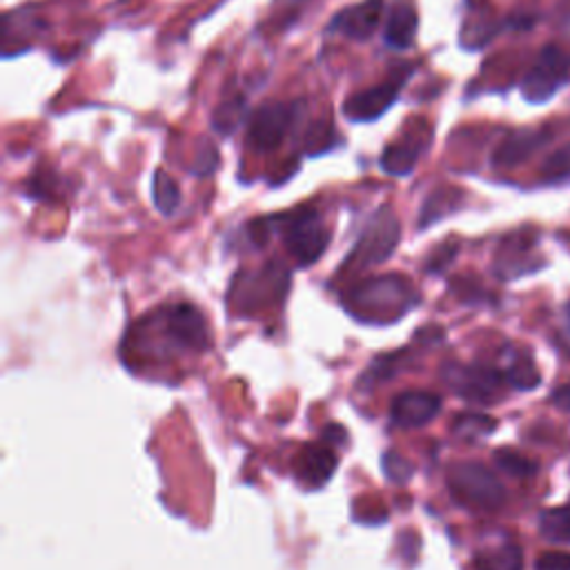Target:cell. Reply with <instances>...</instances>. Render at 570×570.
<instances>
[{
	"instance_id": "6da1fadb",
	"label": "cell",
	"mask_w": 570,
	"mask_h": 570,
	"mask_svg": "<svg viewBox=\"0 0 570 570\" xmlns=\"http://www.w3.org/2000/svg\"><path fill=\"white\" fill-rule=\"evenodd\" d=\"M419 301L414 285L401 274H383L356 283L343 296V307L363 323L385 325L399 321Z\"/></svg>"
},
{
	"instance_id": "7a4b0ae2",
	"label": "cell",
	"mask_w": 570,
	"mask_h": 570,
	"mask_svg": "<svg viewBox=\"0 0 570 570\" xmlns=\"http://www.w3.org/2000/svg\"><path fill=\"white\" fill-rule=\"evenodd\" d=\"M450 494L470 508L497 510L505 501L503 483L476 461H459L448 470Z\"/></svg>"
},
{
	"instance_id": "3957f363",
	"label": "cell",
	"mask_w": 570,
	"mask_h": 570,
	"mask_svg": "<svg viewBox=\"0 0 570 570\" xmlns=\"http://www.w3.org/2000/svg\"><path fill=\"white\" fill-rule=\"evenodd\" d=\"M399 238H401L399 218L387 205H383L374 214V218L367 223V227L361 234L354 249L347 254L345 267L365 269L370 265L383 263L396 249Z\"/></svg>"
},
{
	"instance_id": "277c9868",
	"label": "cell",
	"mask_w": 570,
	"mask_h": 570,
	"mask_svg": "<svg viewBox=\"0 0 570 570\" xmlns=\"http://www.w3.org/2000/svg\"><path fill=\"white\" fill-rule=\"evenodd\" d=\"M285 247L298 265L316 263L330 243V232L316 209H301L285 218Z\"/></svg>"
},
{
	"instance_id": "5b68a950",
	"label": "cell",
	"mask_w": 570,
	"mask_h": 570,
	"mask_svg": "<svg viewBox=\"0 0 570 570\" xmlns=\"http://www.w3.org/2000/svg\"><path fill=\"white\" fill-rule=\"evenodd\" d=\"M570 76V56L557 45H548L537 56L534 65L521 82V91L530 102H543L554 96V91Z\"/></svg>"
},
{
	"instance_id": "8992f818",
	"label": "cell",
	"mask_w": 570,
	"mask_h": 570,
	"mask_svg": "<svg viewBox=\"0 0 570 570\" xmlns=\"http://www.w3.org/2000/svg\"><path fill=\"white\" fill-rule=\"evenodd\" d=\"M298 107L294 102H281L269 100L263 102L252 116H249V129H247V142L258 151H272L276 149L292 125L296 122Z\"/></svg>"
},
{
	"instance_id": "52a82bcc",
	"label": "cell",
	"mask_w": 570,
	"mask_h": 570,
	"mask_svg": "<svg viewBox=\"0 0 570 570\" xmlns=\"http://www.w3.org/2000/svg\"><path fill=\"white\" fill-rule=\"evenodd\" d=\"M410 73H412V69L405 67L401 73H392L383 82L350 96L343 105V114L354 122H370V120L379 118L399 98Z\"/></svg>"
},
{
	"instance_id": "ba28073f",
	"label": "cell",
	"mask_w": 570,
	"mask_h": 570,
	"mask_svg": "<svg viewBox=\"0 0 570 570\" xmlns=\"http://www.w3.org/2000/svg\"><path fill=\"white\" fill-rule=\"evenodd\" d=\"M443 376L459 396L479 403H490L503 387V376L485 365H448Z\"/></svg>"
},
{
	"instance_id": "9c48e42d",
	"label": "cell",
	"mask_w": 570,
	"mask_h": 570,
	"mask_svg": "<svg viewBox=\"0 0 570 570\" xmlns=\"http://www.w3.org/2000/svg\"><path fill=\"white\" fill-rule=\"evenodd\" d=\"M163 334L176 347L187 350H205L209 343L205 318L191 303H176L163 309Z\"/></svg>"
},
{
	"instance_id": "30bf717a",
	"label": "cell",
	"mask_w": 570,
	"mask_h": 570,
	"mask_svg": "<svg viewBox=\"0 0 570 570\" xmlns=\"http://www.w3.org/2000/svg\"><path fill=\"white\" fill-rule=\"evenodd\" d=\"M441 412L439 394L430 390H405L392 399L390 416L401 428H421Z\"/></svg>"
},
{
	"instance_id": "8fae6325",
	"label": "cell",
	"mask_w": 570,
	"mask_h": 570,
	"mask_svg": "<svg viewBox=\"0 0 570 570\" xmlns=\"http://www.w3.org/2000/svg\"><path fill=\"white\" fill-rule=\"evenodd\" d=\"M383 16V0H363L358 4H350L338 11L330 24V29H338L347 38L367 40Z\"/></svg>"
},
{
	"instance_id": "7c38bea8",
	"label": "cell",
	"mask_w": 570,
	"mask_h": 570,
	"mask_svg": "<svg viewBox=\"0 0 570 570\" xmlns=\"http://www.w3.org/2000/svg\"><path fill=\"white\" fill-rule=\"evenodd\" d=\"M416 27H419V16H416L414 2L412 0H394L387 11V18H385L383 38L394 49H410L414 45Z\"/></svg>"
},
{
	"instance_id": "4fadbf2b",
	"label": "cell",
	"mask_w": 570,
	"mask_h": 570,
	"mask_svg": "<svg viewBox=\"0 0 570 570\" xmlns=\"http://www.w3.org/2000/svg\"><path fill=\"white\" fill-rule=\"evenodd\" d=\"M336 468V454L321 445H307L298 456V476L309 485L318 488L330 481Z\"/></svg>"
},
{
	"instance_id": "5bb4252c",
	"label": "cell",
	"mask_w": 570,
	"mask_h": 570,
	"mask_svg": "<svg viewBox=\"0 0 570 570\" xmlns=\"http://www.w3.org/2000/svg\"><path fill=\"white\" fill-rule=\"evenodd\" d=\"M543 140V131H517L512 134L510 138H505L497 151H494V165H501V167H512V165H519L521 160H525Z\"/></svg>"
},
{
	"instance_id": "9a60e30c",
	"label": "cell",
	"mask_w": 570,
	"mask_h": 570,
	"mask_svg": "<svg viewBox=\"0 0 570 570\" xmlns=\"http://www.w3.org/2000/svg\"><path fill=\"white\" fill-rule=\"evenodd\" d=\"M423 151V142L416 138H405L401 142L387 145L381 154V167L385 174L405 176L416 167V160Z\"/></svg>"
},
{
	"instance_id": "2e32d148",
	"label": "cell",
	"mask_w": 570,
	"mask_h": 570,
	"mask_svg": "<svg viewBox=\"0 0 570 570\" xmlns=\"http://www.w3.org/2000/svg\"><path fill=\"white\" fill-rule=\"evenodd\" d=\"M474 570H523L521 548L514 543H501L474 554Z\"/></svg>"
},
{
	"instance_id": "e0dca14e",
	"label": "cell",
	"mask_w": 570,
	"mask_h": 570,
	"mask_svg": "<svg viewBox=\"0 0 570 570\" xmlns=\"http://www.w3.org/2000/svg\"><path fill=\"white\" fill-rule=\"evenodd\" d=\"M539 530L552 543H570V501L546 510Z\"/></svg>"
},
{
	"instance_id": "ac0fdd59",
	"label": "cell",
	"mask_w": 570,
	"mask_h": 570,
	"mask_svg": "<svg viewBox=\"0 0 570 570\" xmlns=\"http://www.w3.org/2000/svg\"><path fill=\"white\" fill-rule=\"evenodd\" d=\"M151 196H154V205L163 216H171L178 205H180V189L174 183V178L169 174H165L163 169H158L154 174V183H151Z\"/></svg>"
},
{
	"instance_id": "d6986e66",
	"label": "cell",
	"mask_w": 570,
	"mask_h": 570,
	"mask_svg": "<svg viewBox=\"0 0 570 570\" xmlns=\"http://www.w3.org/2000/svg\"><path fill=\"white\" fill-rule=\"evenodd\" d=\"M245 100L240 96H234L232 100L223 102L216 107V114H214V127L220 131V134H229L236 129V125L245 118Z\"/></svg>"
},
{
	"instance_id": "ffe728a7",
	"label": "cell",
	"mask_w": 570,
	"mask_h": 570,
	"mask_svg": "<svg viewBox=\"0 0 570 570\" xmlns=\"http://www.w3.org/2000/svg\"><path fill=\"white\" fill-rule=\"evenodd\" d=\"M494 463H497L503 472H508V474H512V476H528V474H534V472H537V463H534V461H530V459H525L523 454L512 452V450H497V452H494Z\"/></svg>"
},
{
	"instance_id": "44dd1931",
	"label": "cell",
	"mask_w": 570,
	"mask_h": 570,
	"mask_svg": "<svg viewBox=\"0 0 570 570\" xmlns=\"http://www.w3.org/2000/svg\"><path fill=\"white\" fill-rule=\"evenodd\" d=\"M497 428L492 416L485 414H459L454 421V432L470 439V436H483Z\"/></svg>"
},
{
	"instance_id": "7402d4cb",
	"label": "cell",
	"mask_w": 570,
	"mask_h": 570,
	"mask_svg": "<svg viewBox=\"0 0 570 570\" xmlns=\"http://www.w3.org/2000/svg\"><path fill=\"white\" fill-rule=\"evenodd\" d=\"M541 176L546 180H559V178H566L570 176V142L559 147L557 151H552L543 167H541Z\"/></svg>"
},
{
	"instance_id": "603a6c76",
	"label": "cell",
	"mask_w": 570,
	"mask_h": 570,
	"mask_svg": "<svg viewBox=\"0 0 570 570\" xmlns=\"http://www.w3.org/2000/svg\"><path fill=\"white\" fill-rule=\"evenodd\" d=\"M505 381L517 387V390H534L541 381V374L539 370L532 365V363H514L508 374H505Z\"/></svg>"
},
{
	"instance_id": "cb8c5ba5",
	"label": "cell",
	"mask_w": 570,
	"mask_h": 570,
	"mask_svg": "<svg viewBox=\"0 0 570 570\" xmlns=\"http://www.w3.org/2000/svg\"><path fill=\"white\" fill-rule=\"evenodd\" d=\"M381 465H383V472L390 481L394 483H405L410 476H412V463L405 461L401 454L396 452H385L383 459H381Z\"/></svg>"
},
{
	"instance_id": "d4e9b609",
	"label": "cell",
	"mask_w": 570,
	"mask_h": 570,
	"mask_svg": "<svg viewBox=\"0 0 570 570\" xmlns=\"http://www.w3.org/2000/svg\"><path fill=\"white\" fill-rule=\"evenodd\" d=\"M218 167V149L212 145L207 138L200 140V147L196 151V163H194V174L198 176H209Z\"/></svg>"
},
{
	"instance_id": "484cf974",
	"label": "cell",
	"mask_w": 570,
	"mask_h": 570,
	"mask_svg": "<svg viewBox=\"0 0 570 570\" xmlns=\"http://www.w3.org/2000/svg\"><path fill=\"white\" fill-rule=\"evenodd\" d=\"M534 570H570V552H563V550L543 552L534 561Z\"/></svg>"
},
{
	"instance_id": "4316f807",
	"label": "cell",
	"mask_w": 570,
	"mask_h": 570,
	"mask_svg": "<svg viewBox=\"0 0 570 570\" xmlns=\"http://www.w3.org/2000/svg\"><path fill=\"white\" fill-rule=\"evenodd\" d=\"M456 254V245H441L430 258H428V265H425V269L428 272H432V274H436V272H441L450 261H452V256Z\"/></svg>"
},
{
	"instance_id": "83f0119b",
	"label": "cell",
	"mask_w": 570,
	"mask_h": 570,
	"mask_svg": "<svg viewBox=\"0 0 570 570\" xmlns=\"http://www.w3.org/2000/svg\"><path fill=\"white\" fill-rule=\"evenodd\" d=\"M552 401H554L557 407L570 412V383L563 385V387H559V390L552 394Z\"/></svg>"
},
{
	"instance_id": "f1b7e54d",
	"label": "cell",
	"mask_w": 570,
	"mask_h": 570,
	"mask_svg": "<svg viewBox=\"0 0 570 570\" xmlns=\"http://www.w3.org/2000/svg\"><path fill=\"white\" fill-rule=\"evenodd\" d=\"M566 316H568V325H570V305H568V309H566Z\"/></svg>"
}]
</instances>
